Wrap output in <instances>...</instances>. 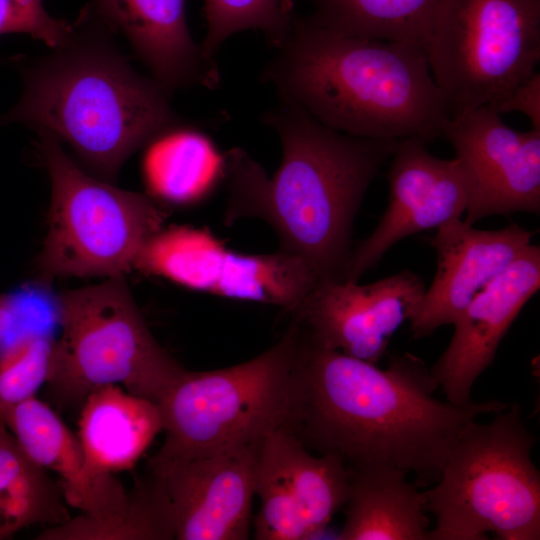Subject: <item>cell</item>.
I'll return each mask as SVG.
<instances>
[{
    "mask_svg": "<svg viewBox=\"0 0 540 540\" xmlns=\"http://www.w3.org/2000/svg\"><path fill=\"white\" fill-rule=\"evenodd\" d=\"M54 340L26 333L0 349V417L10 408L35 397L47 383Z\"/></svg>",
    "mask_w": 540,
    "mask_h": 540,
    "instance_id": "obj_27",
    "label": "cell"
},
{
    "mask_svg": "<svg viewBox=\"0 0 540 540\" xmlns=\"http://www.w3.org/2000/svg\"><path fill=\"white\" fill-rule=\"evenodd\" d=\"M451 116L489 105L540 60V0H443L423 44Z\"/></svg>",
    "mask_w": 540,
    "mask_h": 540,
    "instance_id": "obj_9",
    "label": "cell"
},
{
    "mask_svg": "<svg viewBox=\"0 0 540 540\" xmlns=\"http://www.w3.org/2000/svg\"><path fill=\"white\" fill-rule=\"evenodd\" d=\"M261 452L289 488L309 538L324 530L347 501L350 477L344 462L332 454H310L285 428L266 435Z\"/></svg>",
    "mask_w": 540,
    "mask_h": 540,
    "instance_id": "obj_21",
    "label": "cell"
},
{
    "mask_svg": "<svg viewBox=\"0 0 540 540\" xmlns=\"http://www.w3.org/2000/svg\"><path fill=\"white\" fill-rule=\"evenodd\" d=\"M498 114L519 111L540 130V73L535 71L526 81L501 99L486 105Z\"/></svg>",
    "mask_w": 540,
    "mask_h": 540,
    "instance_id": "obj_30",
    "label": "cell"
},
{
    "mask_svg": "<svg viewBox=\"0 0 540 540\" xmlns=\"http://www.w3.org/2000/svg\"><path fill=\"white\" fill-rule=\"evenodd\" d=\"M537 438L517 403L488 423L472 421L452 448L439 480L425 490L435 517L429 540L540 539Z\"/></svg>",
    "mask_w": 540,
    "mask_h": 540,
    "instance_id": "obj_5",
    "label": "cell"
},
{
    "mask_svg": "<svg viewBox=\"0 0 540 540\" xmlns=\"http://www.w3.org/2000/svg\"><path fill=\"white\" fill-rule=\"evenodd\" d=\"M539 288L540 247L530 244L460 313L449 345L429 369L447 401H472L475 381L493 363L502 339Z\"/></svg>",
    "mask_w": 540,
    "mask_h": 540,
    "instance_id": "obj_16",
    "label": "cell"
},
{
    "mask_svg": "<svg viewBox=\"0 0 540 540\" xmlns=\"http://www.w3.org/2000/svg\"><path fill=\"white\" fill-rule=\"evenodd\" d=\"M65 503L58 482L25 453L0 417V539L68 521Z\"/></svg>",
    "mask_w": 540,
    "mask_h": 540,
    "instance_id": "obj_23",
    "label": "cell"
},
{
    "mask_svg": "<svg viewBox=\"0 0 540 540\" xmlns=\"http://www.w3.org/2000/svg\"><path fill=\"white\" fill-rule=\"evenodd\" d=\"M1 418L26 454L59 476L66 504L96 521H114L126 512L129 492L113 473L92 463L79 438L46 403L32 397Z\"/></svg>",
    "mask_w": 540,
    "mask_h": 540,
    "instance_id": "obj_17",
    "label": "cell"
},
{
    "mask_svg": "<svg viewBox=\"0 0 540 540\" xmlns=\"http://www.w3.org/2000/svg\"><path fill=\"white\" fill-rule=\"evenodd\" d=\"M425 290L409 270L364 285L319 280L291 314L318 345L377 364Z\"/></svg>",
    "mask_w": 540,
    "mask_h": 540,
    "instance_id": "obj_11",
    "label": "cell"
},
{
    "mask_svg": "<svg viewBox=\"0 0 540 540\" xmlns=\"http://www.w3.org/2000/svg\"><path fill=\"white\" fill-rule=\"evenodd\" d=\"M143 174L150 194L172 204L202 198L223 176V156L191 126L168 131L148 144Z\"/></svg>",
    "mask_w": 540,
    "mask_h": 540,
    "instance_id": "obj_22",
    "label": "cell"
},
{
    "mask_svg": "<svg viewBox=\"0 0 540 540\" xmlns=\"http://www.w3.org/2000/svg\"><path fill=\"white\" fill-rule=\"evenodd\" d=\"M299 337L300 325L292 318L279 341L249 361L212 371L186 370L159 403L165 439L148 460L208 457L287 428Z\"/></svg>",
    "mask_w": 540,
    "mask_h": 540,
    "instance_id": "obj_6",
    "label": "cell"
},
{
    "mask_svg": "<svg viewBox=\"0 0 540 540\" xmlns=\"http://www.w3.org/2000/svg\"><path fill=\"white\" fill-rule=\"evenodd\" d=\"M255 495L260 508L253 525L257 540L309 538L297 504L274 464L260 449L255 475Z\"/></svg>",
    "mask_w": 540,
    "mask_h": 540,
    "instance_id": "obj_28",
    "label": "cell"
},
{
    "mask_svg": "<svg viewBox=\"0 0 540 540\" xmlns=\"http://www.w3.org/2000/svg\"><path fill=\"white\" fill-rule=\"evenodd\" d=\"M55 50L25 69L23 95L0 125L25 123L62 138L102 180L113 179L137 149L190 126L106 37L73 29Z\"/></svg>",
    "mask_w": 540,
    "mask_h": 540,
    "instance_id": "obj_4",
    "label": "cell"
},
{
    "mask_svg": "<svg viewBox=\"0 0 540 540\" xmlns=\"http://www.w3.org/2000/svg\"><path fill=\"white\" fill-rule=\"evenodd\" d=\"M294 381L285 429L305 448L337 456L349 468L394 466L412 474L418 487L439 480L468 424L509 405L495 399L464 405L440 401L419 357L391 355L387 368L380 369L318 345L301 325Z\"/></svg>",
    "mask_w": 540,
    "mask_h": 540,
    "instance_id": "obj_1",
    "label": "cell"
},
{
    "mask_svg": "<svg viewBox=\"0 0 540 540\" xmlns=\"http://www.w3.org/2000/svg\"><path fill=\"white\" fill-rule=\"evenodd\" d=\"M101 15L129 40L169 95L193 85L220 83L215 61L207 60L186 22L185 0H98Z\"/></svg>",
    "mask_w": 540,
    "mask_h": 540,
    "instance_id": "obj_18",
    "label": "cell"
},
{
    "mask_svg": "<svg viewBox=\"0 0 540 540\" xmlns=\"http://www.w3.org/2000/svg\"><path fill=\"white\" fill-rule=\"evenodd\" d=\"M78 438L100 470L116 473L135 466L163 430L159 404L105 385L83 401Z\"/></svg>",
    "mask_w": 540,
    "mask_h": 540,
    "instance_id": "obj_20",
    "label": "cell"
},
{
    "mask_svg": "<svg viewBox=\"0 0 540 540\" xmlns=\"http://www.w3.org/2000/svg\"><path fill=\"white\" fill-rule=\"evenodd\" d=\"M340 540H429L427 497L404 470L374 464L349 468Z\"/></svg>",
    "mask_w": 540,
    "mask_h": 540,
    "instance_id": "obj_19",
    "label": "cell"
},
{
    "mask_svg": "<svg viewBox=\"0 0 540 540\" xmlns=\"http://www.w3.org/2000/svg\"><path fill=\"white\" fill-rule=\"evenodd\" d=\"M72 31L67 23L47 13L42 0H0V35L26 33L55 49Z\"/></svg>",
    "mask_w": 540,
    "mask_h": 540,
    "instance_id": "obj_29",
    "label": "cell"
},
{
    "mask_svg": "<svg viewBox=\"0 0 540 540\" xmlns=\"http://www.w3.org/2000/svg\"><path fill=\"white\" fill-rule=\"evenodd\" d=\"M14 303L9 295L0 294V344L14 322Z\"/></svg>",
    "mask_w": 540,
    "mask_h": 540,
    "instance_id": "obj_31",
    "label": "cell"
},
{
    "mask_svg": "<svg viewBox=\"0 0 540 540\" xmlns=\"http://www.w3.org/2000/svg\"><path fill=\"white\" fill-rule=\"evenodd\" d=\"M58 317L47 384L63 404L119 384L159 404L186 372L154 338L124 276L61 293Z\"/></svg>",
    "mask_w": 540,
    "mask_h": 540,
    "instance_id": "obj_7",
    "label": "cell"
},
{
    "mask_svg": "<svg viewBox=\"0 0 540 540\" xmlns=\"http://www.w3.org/2000/svg\"><path fill=\"white\" fill-rule=\"evenodd\" d=\"M41 540H170L175 539L172 506L162 480L148 470L129 492L126 512L114 521L83 515L45 528Z\"/></svg>",
    "mask_w": 540,
    "mask_h": 540,
    "instance_id": "obj_25",
    "label": "cell"
},
{
    "mask_svg": "<svg viewBox=\"0 0 540 540\" xmlns=\"http://www.w3.org/2000/svg\"><path fill=\"white\" fill-rule=\"evenodd\" d=\"M204 12L207 30L200 46L210 61L229 37L250 29L263 32L276 48L294 20L287 0H204Z\"/></svg>",
    "mask_w": 540,
    "mask_h": 540,
    "instance_id": "obj_26",
    "label": "cell"
},
{
    "mask_svg": "<svg viewBox=\"0 0 540 540\" xmlns=\"http://www.w3.org/2000/svg\"><path fill=\"white\" fill-rule=\"evenodd\" d=\"M261 80L348 135L401 140L442 138L451 117L420 45L335 32L294 17Z\"/></svg>",
    "mask_w": 540,
    "mask_h": 540,
    "instance_id": "obj_3",
    "label": "cell"
},
{
    "mask_svg": "<svg viewBox=\"0 0 540 540\" xmlns=\"http://www.w3.org/2000/svg\"><path fill=\"white\" fill-rule=\"evenodd\" d=\"M534 232L516 223L480 230L451 220L437 228L431 246L437 255L435 277L409 318L415 339L453 324L466 306L530 244Z\"/></svg>",
    "mask_w": 540,
    "mask_h": 540,
    "instance_id": "obj_15",
    "label": "cell"
},
{
    "mask_svg": "<svg viewBox=\"0 0 540 540\" xmlns=\"http://www.w3.org/2000/svg\"><path fill=\"white\" fill-rule=\"evenodd\" d=\"M313 23L342 34L423 47L443 0H308Z\"/></svg>",
    "mask_w": 540,
    "mask_h": 540,
    "instance_id": "obj_24",
    "label": "cell"
},
{
    "mask_svg": "<svg viewBox=\"0 0 540 540\" xmlns=\"http://www.w3.org/2000/svg\"><path fill=\"white\" fill-rule=\"evenodd\" d=\"M168 278L187 288L223 297L280 306L292 313L319 281L302 258L279 249L241 254L208 231L186 226L165 253Z\"/></svg>",
    "mask_w": 540,
    "mask_h": 540,
    "instance_id": "obj_13",
    "label": "cell"
},
{
    "mask_svg": "<svg viewBox=\"0 0 540 540\" xmlns=\"http://www.w3.org/2000/svg\"><path fill=\"white\" fill-rule=\"evenodd\" d=\"M263 441V440H262ZM261 442L208 457L154 462L168 494L177 540H245Z\"/></svg>",
    "mask_w": 540,
    "mask_h": 540,
    "instance_id": "obj_14",
    "label": "cell"
},
{
    "mask_svg": "<svg viewBox=\"0 0 540 540\" xmlns=\"http://www.w3.org/2000/svg\"><path fill=\"white\" fill-rule=\"evenodd\" d=\"M426 144L416 137L398 141L386 175L388 206L373 232L353 247L344 280L358 282L400 240L466 212L467 189L457 160L432 155Z\"/></svg>",
    "mask_w": 540,
    "mask_h": 540,
    "instance_id": "obj_12",
    "label": "cell"
},
{
    "mask_svg": "<svg viewBox=\"0 0 540 540\" xmlns=\"http://www.w3.org/2000/svg\"><path fill=\"white\" fill-rule=\"evenodd\" d=\"M442 138L455 151L468 204L464 222L491 215L540 213V130L518 131L488 106L451 116Z\"/></svg>",
    "mask_w": 540,
    "mask_h": 540,
    "instance_id": "obj_10",
    "label": "cell"
},
{
    "mask_svg": "<svg viewBox=\"0 0 540 540\" xmlns=\"http://www.w3.org/2000/svg\"><path fill=\"white\" fill-rule=\"evenodd\" d=\"M51 181L48 231L37 259L42 282L56 277H117L134 269L165 213L149 195L119 189L80 169L59 139L37 130Z\"/></svg>",
    "mask_w": 540,
    "mask_h": 540,
    "instance_id": "obj_8",
    "label": "cell"
},
{
    "mask_svg": "<svg viewBox=\"0 0 540 540\" xmlns=\"http://www.w3.org/2000/svg\"><path fill=\"white\" fill-rule=\"evenodd\" d=\"M262 121L279 137L280 166L269 177L240 148L223 156L225 222L262 219L277 233L279 249L306 261L320 280H344L354 219L398 141L338 132L285 101L268 110Z\"/></svg>",
    "mask_w": 540,
    "mask_h": 540,
    "instance_id": "obj_2",
    "label": "cell"
}]
</instances>
